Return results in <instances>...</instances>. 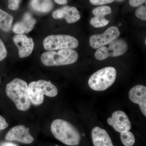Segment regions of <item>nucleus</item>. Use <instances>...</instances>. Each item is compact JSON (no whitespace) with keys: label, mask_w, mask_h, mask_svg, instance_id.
<instances>
[{"label":"nucleus","mask_w":146,"mask_h":146,"mask_svg":"<svg viewBox=\"0 0 146 146\" xmlns=\"http://www.w3.org/2000/svg\"><path fill=\"white\" fill-rule=\"evenodd\" d=\"M50 129L55 138L63 144L76 146L80 143L81 135L78 129L67 121L60 119L55 120L51 125Z\"/></svg>","instance_id":"f257e3e1"},{"label":"nucleus","mask_w":146,"mask_h":146,"mask_svg":"<svg viewBox=\"0 0 146 146\" xmlns=\"http://www.w3.org/2000/svg\"><path fill=\"white\" fill-rule=\"evenodd\" d=\"M6 94L19 110L26 111L30 107L31 103L29 98L28 85L24 80L16 78L7 84Z\"/></svg>","instance_id":"f03ea898"},{"label":"nucleus","mask_w":146,"mask_h":146,"mask_svg":"<svg viewBox=\"0 0 146 146\" xmlns=\"http://www.w3.org/2000/svg\"><path fill=\"white\" fill-rule=\"evenodd\" d=\"M58 90L50 82L39 80L32 82L28 85V94L31 102L35 106L43 104L44 96L53 98L56 96Z\"/></svg>","instance_id":"7ed1b4c3"},{"label":"nucleus","mask_w":146,"mask_h":146,"mask_svg":"<svg viewBox=\"0 0 146 146\" xmlns=\"http://www.w3.org/2000/svg\"><path fill=\"white\" fill-rule=\"evenodd\" d=\"M78 57V54L75 50L61 49L43 53L41 60L45 66H57L73 64L76 62Z\"/></svg>","instance_id":"20e7f679"},{"label":"nucleus","mask_w":146,"mask_h":146,"mask_svg":"<svg viewBox=\"0 0 146 146\" xmlns=\"http://www.w3.org/2000/svg\"><path fill=\"white\" fill-rule=\"evenodd\" d=\"M116 69L112 67H106L94 73L89 79L90 88L96 91H104L114 83L116 78Z\"/></svg>","instance_id":"39448f33"},{"label":"nucleus","mask_w":146,"mask_h":146,"mask_svg":"<svg viewBox=\"0 0 146 146\" xmlns=\"http://www.w3.org/2000/svg\"><path fill=\"white\" fill-rule=\"evenodd\" d=\"M79 42L75 37L70 35H58L47 36L43 42L45 49L48 51L76 48Z\"/></svg>","instance_id":"423d86ee"},{"label":"nucleus","mask_w":146,"mask_h":146,"mask_svg":"<svg viewBox=\"0 0 146 146\" xmlns=\"http://www.w3.org/2000/svg\"><path fill=\"white\" fill-rule=\"evenodd\" d=\"M127 49L126 42L121 38H117L109 43L108 48L103 46L98 48L95 53V57L100 60L109 57H117L125 53Z\"/></svg>","instance_id":"0eeeda50"},{"label":"nucleus","mask_w":146,"mask_h":146,"mask_svg":"<svg viewBox=\"0 0 146 146\" xmlns=\"http://www.w3.org/2000/svg\"><path fill=\"white\" fill-rule=\"evenodd\" d=\"M120 32L117 27H110L102 34L95 35L91 36L89 44L92 48L98 49L109 44L119 36Z\"/></svg>","instance_id":"6e6552de"},{"label":"nucleus","mask_w":146,"mask_h":146,"mask_svg":"<svg viewBox=\"0 0 146 146\" xmlns=\"http://www.w3.org/2000/svg\"><path fill=\"white\" fill-rule=\"evenodd\" d=\"M29 129L24 125L13 127L7 133L5 139L7 141H16L25 144H31L34 138L29 132Z\"/></svg>","instance_id":"1a4fd4ad"},{"label":"nucleus","mask_w":146,"mask_h":146,"mask_svg":"<svg viewBox=\"0 0 146 146\" xmlns=\"http://www.w3.org/2000/svg\"><path fill=\"white\" fill-rule=\"evenodd\" d=\"M107 122L116 131L120 133L125 131H129L131 127V123L127 115L121 110L113 112L112 117L108 119Z\"/></svg>","instance_id":"9d476101"},{"label":"nucleus","mask_w":146,"mask_h":146,"mask_svg":"<svg viewBox=\"0 0 146 146\" xmlns=\"http://www.w3.org/2000/svg\"><path fill=\"white\" fill-rule=\"evenodd\" d=\"M14 44L18 47L19 57L23 58L30 55L33 51L34 43L31 37L24 34H17L13 37Z\"/></svg>","instance_id":"9b49d317"},{"label":"nucleus","mask_w":146,"mask_h":146,"mask_svg":"<svg viewBox=\"0 0 146 146\" xmlns=\"http://www.w3.org/2000/svg\"><path fill=\"white\" fill-rule=\"evenodd\" d=\"M53 18L56 19H65L68 23L77 22L80 19L79 11L74 7L66 6L54 11L52 13Z\"/></svg>","instance_id":"f8f14e48"},{"label":"nucleus","mask_w":146,"mask_h":146,"mask_svg":"<svg viewBox=\"0 0 146 146\" xmlns=\"http://www.w3.org/2000/svg\"><path fill=\"white\" fill-rule=\"evenodd\" d=\"M129 97L131 102L139 105L141 112L146 116V87L142 85H136L130 89Z\"/></svg>","instance_id":"ddd939ff"},{"label":"nucleus","mask_w":146,"mask_h":146,"mask_svg":"<svg viewBox=\"0 0 146 146\" xmlns=\"http://www.w3.org/2000/svg\"><path fill=\"white\" fill-rule=\"evenodd\" d=\"M92 13L95 17L90 20V24L96 28L101 27L105 26L109 23L110 21L107 20L105 16L112 13V10L108 6H102L94 9Z\"/></svg>","instance_id":"4468645a"},{"label":"nucleus","mask_w":146,"mask_h":146,"mask_svg":"<svg viewBox=\"0 0 146 146\" xmlns=\"http://www.w3.org/2000/svg\"><path fill=\"white\" fill-rule=\"evenodd\" d=\"M36 23V20L31 14L27 12L24 14L21 21L14 24L12 31L17 34L28 33L33 30Z\"/></svg>","instance_id":"2eb2a0df"},{"label":"nucleus","mask_w":146,"mask_h":146,"mask_svg":"<svg viewBox=\"0 0 146 146\" xmlns=\"http://www.w3.org/2000/svg\"><path fill=\"white\" fill-rule=\"evenodd\" d=\"M94 146H114L107 131L99 127H96L91 132Z\"/></svg>","instance_id":"dca6fc26"},{"label":"nucleus","mask_w":146,"mask_h":146,"mask_svg":"<svg viewBox=\"0 0 146 146\" xmlns=\"http://www.w3.org/2000/svg\"><path fill=\"white\" fill-rule=\"evenodd\" d=\"M30 5L35 11L43 13L50 12L54 6L52 0H31Z\"/></svg>","instance_id":"f3484780"},{"label":"nucleus","mask_w":146,"mask_h":146,"mask_svg":"<svg viewBox=\"0 0 146 146\" xmlns=\"http://www.w3.org/2000/svg\"><path fill=\"white\" fill-rule=\"evenodd\" d=\"M13 18L11 14L0 9V29L8 32L12 26Z\"/></svg>","instance_id":"a211bd4d"},{"label":"nucleus","mask_w":146,"mask_h":146,"mask_svg":"<svg viewBox=\"0 0 146 146\" xmlns=\"http://www.w3.org/2000/svg\"><path fill=\"white\" fill-rule=\"evenodd\" d=\"M121 139L123 144L125 146H133L135 143L134 135L129 131L121 132Z\"/></svg>","instance_id":"6ab92c4d"},{"label":"nucleus","mask_w":146,"mask_h":146,"mask_svg":"<svg viewBox=\"0 0 146 146\" xmlns=\"http://www.w3.org/2000/svg\"><path fill=\"white\" fill-rule=\"evenodd\" d=\"M135 14L137 18L143 20H146V6L140 7L136 11Z\"/></svg>","instance_id":"aec40b11"},{"label":"nucleus","mask_w":146,"mask_h":146,"mask_svg":"<svg viewBox=\"0 0 146 146\" xmlns=\"http://www.w3.org/2000/svg\"><path fill=\"white\" fill-rule=\"evenodd\" d=\"M7 54L6 48L2 40L0 38V62L5 58Z\"/></svg>","instance_id":"412c9836"},{"label":"nucleus","mask_w":146,"mask_h":146,"mask_svg":"<svg viewBox=\"0 0 146 146\" xmlns=\"http://www.w3.org/2000/svg\"><path fill=\"white\" fill-rule=\"evenodd\" d=\"M21 0H8V8L12 10H16L19 8Z\"/></svg>","instance_id":"4be33fe9"},{"label":"nucleus","mask_w":146,"mask_h":146,"mask_svg":"<svg viewBox=\"0 0 146 146\" xmlns=\"http://www.w3.org/2000/svg\"><path fill=\"white\" fill-rule=\"evenodd\" d=\"M115 0H89L92 4L95 5H101L111 3Z\"/></svg>","instance_id":"5701e85b"},{"label":"nucleus","mask_w":146,"mask_h":146,"mask_svg":"<svg viewBox=\"0 0 146 146\" xmlns=\"http://www.w3.org/2000/svg\"><path fill=\"white\" fill-rule=\"evenodd\" d=\"M146 1V0H129L130 5L133 7H138Z\"/></svg>","instance_id":"b1692460"},{"label":"nucleus","mask_w":146,"mask_h":146,"mask_svg":"<svg viewBox=\"0 0 146 146\" xmlns=\"http://www.w3.org/2000/svg\"><path fill=\"white\" fill-rule=\"evenodd\" d=\"M8 123L3 116L0 115V131L5 129L8 127Z\"/></svg>","instance_id":"393cba45"},{"label":"nucleus","mask_w":146,"mask_h":146,"mask_svg":"<svg viewBox=\"0 0 146 146\" xmlns=\"http://www.w3.org/2000/svg\"><path fill=\"white\" fill-rule=\"evenodd\" d=\"M0 146H18L16 144L9 142H4L0 144Z\"/></svg>","instance_id":"a878e982"},{"label":"nucleus","mask_w":146,"mask_h":146,"mask_svg":"<svg viewBox=\"0 0 146 146\" xmlns=\"http://www.w3.org/2000/svg\"><path fill=\"white\" fill-rule=\"evenodd\" d=\"M55 2L59 5H64L67 3V0H54Z\"/></svg>","instance_id":"bb28decb"},{"label":"nucleus","mask_w":146,"mask_h":146,"mask_svg":"<svg viewBox=\"0 0 146 146\" xmlns=\"http://www.w3.org/2000/svg\"><path fill=\"white\" fill-rule=\"evenodd\" d=\"M1 77H0V84H1Z\"/></svg>","instance_id":"cd10ccee"},{"label":"nucleus","mask_w":146,"mask_h":146,"mask_svg":"<svg viewBox=\"0 0 146 146\" xmlns=\"http://www.w3.org/2000/svg\"><path fill=\"white\" fill-rule=\"evenodd\" d=\"M121 25V23H120V24H119V26Z\"/></svg>","instance_id":"c85d7f7f"}]
</instances>
